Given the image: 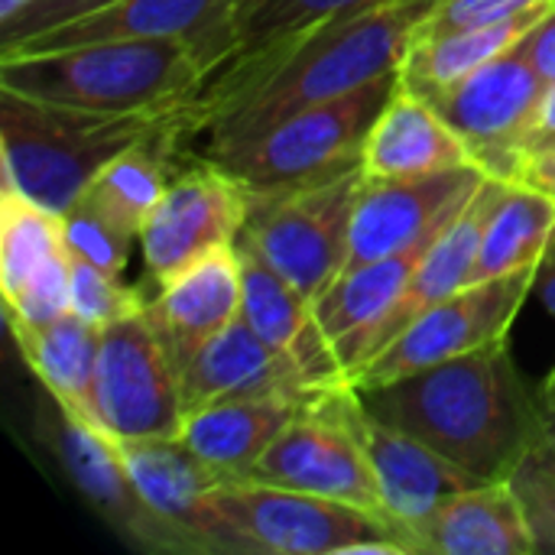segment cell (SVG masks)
Returning <instances> with one entry per match:
<instances>
[{"label":"cell","instance_id":"6da1fadb","mask_svg":"<svg viewBox=\"0 0 555 555\" xmlns=\"http://www.w3.org/2000/svg\"><path fill=\"white\" fill-rule=\"evenodd\" d=\"M439 7L442 0H364L228 65L215 91L189 104L195 130L208 137V159L244 150L299 107L400 72L416 29Z\"/></svg>","mask_w":555,"mask_h":555},{"label":"cell","instance_id":"7a4b0ae2","mask_svg":"<svg viewBox=\"0 0 555 555\" xmlns=\"http://www.w3.org/2000/svg\"><path fill=\"white\" fill-rule=\"evenodd\" d=\"M367 413L416 436L478 481H511L540 442V406L507 341L358 390Z\"/></svg>","mask_w":555,"mask_h":555},{"label":"cell","instance_id":"3957f363","mask_svg":"<svg viewBox=\"0 0 555 555\" xmlns=\"http://www.w3.org/2000/svg\"><path fill=\"white\" fill-rule=\"evenodd\" d=\"M208 78L182 39H111L0 59V88L94 114H176Z\"/></svg>","mask_w":555,"mask_h":555},{"label":"cell","instance_id":"277c9868","mask_svg":"<svg viewBox=\"0 0 555 555\" xmlns=\"http://www.w3.org/2000/svg\"><path fill=\"white\" fill-rule=\"evenodd\" d=\"M182 117L185 111L94 114L0 88L3 185L65 215L120 153L169 137Z\"/></svg>","mask_w":555,"mask_h":555},{"label":"cell","instance_id":"5b68a950","mask_svg":"<svg viewBox=\"0 0 555 555\" xmlns=\"http://www.w3.org/2000/svg\"><path fill=\"white\" fill-rule=\"evenodd\" d=\"M361 185L364 169L354 166L293 189H247V221L234 244L260 254L286 283L319 302L345 270Z\"/></svg>","mask_w":555,"mask_h":555},{"label":"cell","instance_id":"8992f818","mask_svg":"<svg viewBox=\"0 0 555 555\" xmlns=\"http://www.w3.org/2000/svg\"><path fill=\"white\" fill-rule=\"evenodd\" d=\"M397 85L400 72H390L332 101L299 107L244 150L211 163L224 166L250 192L293 189L354 169L361 166L364 137Z\"/></svg>","mask_w":555,"mask_h":555},{"label":"cell","instance_id":"52a82bcc","mask_svg":"<svg viewBox=\"0 0 555 555\" xmlns=\"http://www.w3.org/2000/svg\"><path fill=\"white\" fill-rule=\"evenodd\" d=\"M208 504L228 555H351L361 543L397 540L387 520L361 507L250 478L215 485Z\"/></svg>","mask_w":555,"mask_h":555},{"label":"cell","instance_id":"ba28073f","mask_svg":"<svg viewBox=\"0 0 555 555\" xmlns=\"http://www.w3.org/2000/svg\"><path fill=\"white\" fill-rule=\"evenodd\" d=\"M91 423L114 439L182 436L179 371L150 302L101 328Z\"/></svg>","mask_w":555,"mask_h":555},{"label":"cell","instance_id":"9c48e42d","mask_svg":"<svg viewBox=\"0 0 555 555\" xmlns=\"http://www.w3.org/2000/svg\"><path fill=\"white\" fill-rule=\"evenodd\" d=\"M550 91L530 59L527 39L501 59L481 65L465 81L436 94L439 114L462 133L475 166L491 179L524 182L527 133Z\"/></svg>","mask_w":555,"mask_h":555},{"label":"cell","instance_id":"30bf717a","mask_svg":"<svg viewBox=\"0 0 555 555\" xmlns=\"http://www.w3.org/2000/svg\"><path fill=\"white\" fill-rule=\"evenodd\" d=\"M540 267H527L507 276L472 283L455 296L426 309L400 338H393L374 361H367L351 380L354 390L380 387L449 358L504 341L517 312L537 286Z\"/></svg>","mask_w":555,"mask_h":555},{"label":"cell","instance_id":"8fae6325","mask_svg":"<svg viewBox=\"0 0 555 555\" xmlns=\"http://www.w3.org/2000/svg\"><path fill=\"white\" fill-rule=\"evenodd\" d=\"M111 39H182L211 72L218 65H228L237 52L234 0H117L65 26L29 36L3 49L0 59Z\"/></svg>","mask_w":555,"mask_h":555},{"label":"cell","instance_id":"7c38bea8","mask_svg":"<svg viewBox=\"0 0 555 555\" xmlns=\"http://www.w3.org/2000/svg\"><path fill=\"white\" fill-rule=\"evenodd\" d=\"M485 169L459 166L406 179H367L361 185L345 270L393 257L449 224L485 185ZM341 270V273H345Z\"/></svg>","mask_w":555,"mask_h":555},{"label":"cell","instance_id":"4fadbf2b","mask_svg":"<svg viewBox=\"0 0 555 555\" xmlns=\"http://www.w3.org/2000/svg\"><path fill=\"white\" fill-rule=\"evenodd\" d=\"M322 406L338 423H345L351 429V436L358 439V446L364 449V455L377 475V485H380V494L387 504V517L393 527L413 524V520L433 514L449 498L485 485L472 472L459 468L455 462H449L446 455H439L436 449L420 442L416 436L367 413L354 387L322 393Z\"/></svg>","mask_w":555,"mask_h":555},{"label":"cell","instance_id":"5bb4252c","mask_svg":"<svg viewBox=\"0 0 555 555\" xmlns=\"http://www.w3.org/2000/svg\"><path fill=\"white\" fill-rule=\"evenodd\" d=\"M247 221V185L224 166L205 163L169 182L140 231L146 270L156 283L172 280L202 254L234 244Z\"/></svg>","mask_w":555,"mask_h":555},{"label":"cell","instance_id":"9a60e30c","mask_svg":"<svg viewBox=\"0 0 555 555\" xmlns=\"http://www.w3.org/2000/svg\"><path fill=\"white\" fill-rule=\"evenodd\" d=\"M247 478L332 498L390 524L377 475L364 449L358 446L351 429L322 406V397L309 410H302V416L263 452Z\"/></svg>","mask_w":555,"mask_h":555},{"label":"cell","instance_id":"2e32d148","mask_svg":"<svg viewBox=\"0 0 555 555\" xmlns=\"http://www.w3.org/2000/svg\"><path fill=\"white\" fill-rule=\"evenodd\" d=\"M117 449L140 498L166 524L182 553H224L221 520L208 504V491L224 478L182 436L117 439Z\"/></svg>","mask_w":555,"mask_h":555},{"label":"cell","instance_id":"e0dca14e","mask_svg":"<svg viewBox=\"0 0 555 555\" xmlns=\"http://www.w3.org/2000/svg\"><path fill=\"white\" fill-rule=\"evenodd\" d=\"M49 426H52V446L72 485L117 533L127 537V543L153 553H182L176 537L146 507L137 485L130 481L114 436H107L85 416L65 410L62 403H55V416Z\"/></svg>","mask_w":555,"mask_h":555},{"label":"cell","instance_id":"ac0fdd59","mask_svg":"<svg viewBox=\"0 0 555 555\" xmlns=\"http://www.w3.org/2000/svg\"><path fill=\"white\" fill-rule=\"evenodd\" d=\"M244 263V306L241 319L267 338L315 393H332L351 387L348 371L315 312L293 283H286L260 254L237 244Z\"/></svg>","mask_w":555,"mask_h":555},{"label":"cell","instance_id":"d6986e66","mask_svg":"<svg viewBox=\"0 0 555 555\" xmlns=\"http://www.w3.org/2000/svg\"><path fill=\"white\" fill-rule=\"evenodd\" d=\"M410 555H533L537 533L514 481L462 491L433 514L393 527Z\"/></svg>","mask_w":555,"mask_h":555},{"label":"cell","instance_id":"ffe728a7","mask_svg":"<svg viewBox=\"0 0 555 555\" xmlns=\"http://www.w3.org/2000/svg\"><path fill=\"white\" fill-rule=\"evenodd\" d=\"M182 420L211 403L254 400V397H286L299 403H315V393L299 371L244 319L231 322L218 338H211L179 374Z\"/></svg>","mask_w":555,"mask_h":555},{"label":"cell","instance_id":"44dd1931","mask_svg":"<svg viewBox=\"0 0 555 555\" xmlns=\"http://www.w3.org/2000/svg\"><path fill=\"white\" fill-rule=\"evenodd\" d=\"M244 306V263L237 244L215 247L159 283V296L150 302L166 351L182 374L185 364L241 319Z\"/></svg>","mask_w":555,"mask_h":555},{"label":"cell","instance_id":"7402d4cb","mask_svg":"<svg viewBox=\"0 0 555 555\" xmlns=\"http://www.w3.org/2000/svg\"><path fill=\"white\" fill-rule=\"evenodd\" d=\"M459 166H475V156L462 133L439 114L433 101H426L423 94L400 81L364 137V176L406 179Z\"/></svg>","mask_w":555,"mask_h":555},{"label":"cell","instance_id":"603a6c76","mask_svg":"<svg viewBox=\"0 0 555 555\" xmlns=\"http://www.w3.org/2000/svg\"><path fill=\"white\" fill-rule=\"evenodd\" d=\"M501 185H504V179L488 176L485 185L475 192V198L439 231V237L423 254L416 273L410 276L400 302L387 312V319L374 332L367 361H374L393 338H400L426 309H433L436 302H442V299L455 296L459 289L472 286L481 237H485V224H488L491 208H494V202L501 195Z\"/></svg>","mask_w":555,"mask_h":555},{"label":"cell","instance_id":"cb8c5ba5","mask_svg":"<svg viewBox=\"0 0 555 555\" xmlns=\"http://www.w3.org/2000/svg\"><path fill=\"white\" fill-rule=\"evenodd\" d=\"M439 231H433L429 237H423L420 244H413L403 254L380 257V260L364 263L358 270H345L319 296L315 312H319V319H322V325H325V332H328V338H332V345H335V351L348 371V380H354L358 371L367 364L374 332L380 328L387 312L400 302L410 276L416 273L423 254L439 237Z\"/></svg>","mask_w":555,"mask_h":555},{"label":"cell","instance_id":"d4e9b609","mask_svg":"<svg viewBox=\"0 0 555 555\" xmlns=\"http://www.w3.org/2000/svg\"><path fill=\"white\" fill-rule=\"evenodd\" d=\"M312 403H299L286 397L211 403L182 420V439L224 481H237L250 475V468L263 459V452Z\"/></svg>","mask_w":555,"mask_h":555},{"label":"cell","instance_id":"484cf974","mask_svg":"<svg viewBox=\"0 0 555 555\" xmlns=\"http://www.w3.org/2000/svg\"><path fill=\"white\" fill-rule=\"evenodd\" d=\"M553 10L555 0H546L540 7H530L511 20H498L488 26H472V29L439 33V36L416 29L410 52L400 65V81L413 88L416 94H423L426 101H433L436 94L465 81L481 65L517 49Z\"/></svg>","mask_w":555,"mask_h":555},{"label":"cell","instance_id":"4316f807","mask_svg":"<svg viewBox=\"0 0 555 555\" xmlns=\"http://www.w3.org/2000/svg\"><path fill=\"white\" fill-rule=\"evenodd\" d=\"M10 332L49 397L91 423L101 328L88 325L75 312H65L42 325H10Z\"/></svg>","mask_w":555,"mask_h":555},{"label":"cell","instance_id":"83f0119b","mask_svg":"<svg viewBox=\"0 0 555 555\" xmlns=\"http://www.w3.org/2000/svg\"><path fill=\"white\" fill-rule=\"evenodd\" d=\"M555 237V192L533 182H504L485 224L472 283L540 267Z\"/></svg>","mask_w":555,"mask_h":555},{"label":"cell","instance_id":"f1b7e54d","mask_svg":"<svg viewBox=\"0 0 555 555\" xmlns=\"http://www.w3.org/2000/svg\"><path fill=\"white\" fill-rule=\"evenodd\" d=\"M163 140L166 137L140 143V146L120 153L88 185V192L78 198L85 208L101 215L111 228H117L130 241H140V231H143L146 218L153 215V208L159 205V198L169 189L166 172H163V159L156 156V146Z\"/></svg>","mask_w":555,"mask_h":555},{"label":"cell","instance_id":"f546056e","mask_svg":"<svg viewBox=\"0 0 555 555\" xmlns=\"http://www.w3.org/2000/svg\"><path fill=\"white\" fill-rule=\"evenodd\" d=\"M68 254L65 218L3 185L0 195V289L10 302L46 263Z\"/></svg>","mask_w":555,"mask_h":555},{"label":"cell","instance_id":"4dcf8cb0","mask_svg":"<svg viewBox=\"0 0 555 555\" xmlns=\"http://www.w3.org/2000/svg\"><path fill=\"white\" fill-rule=\"evenodd\" d=\"M364 0H234V29L237 52L228 65L257 55L289 36L312 29L315 23L358 7ZM224 65V68H228Z\"/></svg>","mask_w":555,"mask_h":555},{"label":"cell","instance_id":"1f68e13d","mask_svg":"<svg viewBox=\"0 0 555 555\" xmlns=\"http://www.w3.org/2000/svg\"><path fill=\"white\" fill-rule=\"evenodd\" d=\"M146 299L137 289H127L120 276L104 273L101 267L72 254V312L81 315L94 328H107L111 322L130 315Z\"/></svg>","mask_w":555,"mask_h":555},{"label":"cell","instance_id":"d6a6232c","mask_svg":"<svg viewBox=\"0 0 555 555\" xmlns=\"http://www.w3.org/2000/svg\"><path fill=\"white\" fill-rule=\"evenodd\" d=\"M65 244L68 254L101 267L111 276H124L127 270V254H130V237H124L117 228H111L101 215L85 208L81 202L72 205L65 215Z\"/></svg>","mask_w":555,"mask_h":555},{"label":"cell","instance_id":"836d02e7","mask_svg":"<svg viewBox=\"0 0 555 555\" xmlns=\"http://www.w3.org/2000/svg\"><path fill=\"white\" fill-rule=\"evenodd\" d=\"M10 325H42L72 312V254L46 263L10 302Z\"/></svg>","mask_w":555,"mask_h":555},{"label":"cell","instance_id":"e575fe53","mask_svg":"<svg viewBox=\"0 0 555 555\" xmlns=\"http://www.w3.org/2000/svg\"><path fill=\"white\" fill-rule=\"evenodd\" d=\"M514 488L527 507V517L537 533V550L555 553V465L546 462L537 449L514 472Z\"/></svg>","mask_w":555,"mask_h":555},{"label":"cell","instance_id":"d590c367","mask_svg":"<svg viewBox=\"0 0 555 555\" xmlns=\"http://www.w3.org/2000/svg\"><path fill=\"white\" fill-rule=\"evenodd\" d=\"M117 0H33L29 7H23L16 16L3 20L0 23V36H3V49L29 39V36H39L46 29H55V26H65L78 16H88L94 10H104Z\"/></svg>","mask_w":555,"mask_h":555},{"label":"cell","instance_id":"8d00e7d4","mask_svg":"<svg viewBox=\"0 0 555 555\" xmlns=\"http://www.w3.org/2000/svg\"><path fill=\"white\" fill-rule=\"evenodd\" d=\"M546 0H442V7L420 26V33L439 36L472 26H488L498 20H511L530 7H540Z\"/></svg>","mask_w":555,"mask_h":555},{"label":"cell","instance_id":"74e56055","mask_svg":"<svg viewBox=\"0 0 555 555\" xmlns=\"http://www.w3.org/2000/svg\"><path fill=\"white\" fill-rule=\"evenodd\" d=\"M527 49L533 65L540 68V75L555 85V10L527 36Z\"/></svg>","mask_w":555,"mask_h":555},{"label":"cell","instance_id":"f35d334b","mask_svg":"<svg viewBox=\"0 0 555 555\" xmlns=\"http://www.w3.org/2000/svg\"><path fill=\"white\" fill-rule=\"evenodd\" d=\"M537 406H540V442H537V452L555 465V371L550 374V380L543 384V390L537 397Z\"/></svg>","mask_w":555,"mask_h":555},{"label":"cell","instance_id":"ab89813d","mask_svg":"<svg viewBox=\"0 0 555 555\" xmlns=\"http://www.w3.org/2000/svg\"><path fill=\"white\" fill-rule=\"evenodd\" d=\"M533 289H537L543 309L555 319V237L550 241V247H546V254L540 260V273H537V286Z\"/></svg>","mask_w":555,"mask_h":555},{"label":"cell","instance_id":"60d3db41","mask_svg":"<svg viewBox=\"0 0 555 555\" xmlns=\"http://www.w3.org/2000/svg\"><path fill=\"white\" fill-rule=\"evenodd\" d=\"M33 0H0V23L3 20H10V16H16L23 7H29Z\"/></svg>","mask_w":555,"mask_h":555}]
</instances>
